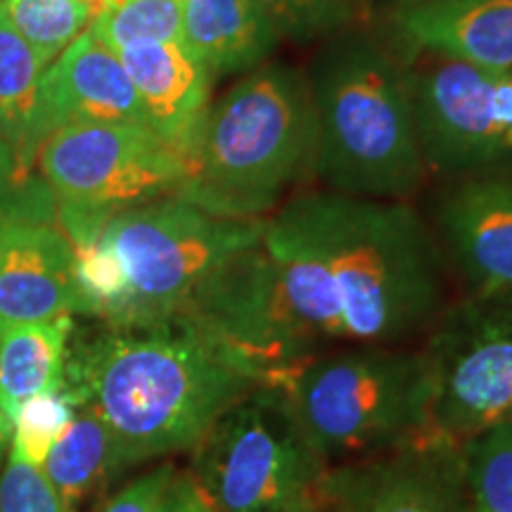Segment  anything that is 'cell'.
Here are the masks:
<instances>
[{
    "instance_id": "obj_1",
    "label": "cell",
    "mask_w": 512,
    "mask_h": 512,
    "mask_svg": "<svg viewBox=\"0 0 512 512\" xmlns=\"http://www.w3.org/2000/svg\"><path fill=\"white\" fill-rule=\"evenodd\" d=\"M446 306L444 252L418 211L332 190L266 216L223 297L230 335L275 375L332 349L411 344Z\"/></svg>"
},
{
    "instance_id": "obj_2",
    "label": "cell",
    "mask_w": 512,
    "mask_h": 512,
    "mask_svg": "<svg viewBox=\"0 0 512 512\" xmlns=\"http://www.w3.org/2000/svg\"><path fill=\"white\" fill-rule=\"evenodd\" d=\"M76 403L110 432L119 472L190 451L219 415L266 375L195 318L112 328L67 356Z\"/></svg>"
},
{
    "instance_id": "obj_3",
    "label": "cell",
    "mask_w": 512,
    "mask_h": 512,
    "mask_svg": "<svg viewBox=\"0 0 512 512\" xmlns=\"http://www.w3.org/2000/svg\"><path fill=\"white\" fill-rule=\"evenodd\" d=\"M316 157L309 76L264 62L207 107L176 197L226 219H266L316 174Z\"/></svg>"
},
{
    "instance_id": "obj_4",
    "label": "cell",
    "mask_w": 512,
    "mask_h": 512,
    "mask_svg": "<svg viewBox=\"0 0 512 512\" xmlns=\"http://www.w3.org/2000/svg\"><path fill=\"white\" fill-rule=\"evenodd\" d=\"M316 176L366 200L406 202L427 176L403 53L361 29L328 36L311 64Z\"/></svg>"
},
{
    "instance_id": "obj_5",
    "label": "cell",
    "mask_w": 512,
    "mask_h": 512,
    "mask_svg": "<svg viewBox=\"0 0 512 512\" xmlns=\"http://www.w3.org/2000/svg\"><path fill=\"white\" fill-rule=\"evenodd\" d=\"M323 463L366 460L420 437L432 384L420 347L366 344L325 351L278 380Z\"/></svg>"
},
{
    "instance_id": "obj_6",
    "label": "cell",
    "mask_w": 512,
    "mask_h": 512,
    "mask_svg": "<svg viewBox=\"0 0 512 512\" xmlns=\"http://www.w3.org/2000/svg\"><path fill=\"white\" fill-rule=\"evenodd\" d=\"M264 219H226L181 197L114 214L100 233L124 275V302L112 328L181 316L221 266L259 245Z\"/></svg>"
},
{
    "instance_id": "obj_7",
    "label": "cell",
    "mask_w": 512,
    "mask_h": 512,
    "mask_svg": "<svg viewBox=\"0 0 512 512\" xmlns=\"http://www.w3.org/2000/svg\"><path fill=\"white\" fill-rule=\"evenodd\" d=\"M190 456V477L216 512H299L328 470L278 382L226 408Z\"/></svg>"
},
{
    "instance_id": "obj_8",
    "label": "cell",
    "mask_w": 512,
    "mask_h": 512,
    "mask_svg": "<svg viewBox=\"0 0 512 512\" xmlns=\"http://www.w3.org/2000/svg\"><path fill=\"white\" fill-rule=\"evenodd\" d=\"M422 339L432 384L422 434L465 444L512 422V292L472 290Z\"/></svg>"
},
{
    "instance_id": "obj_9",
    "label": "cell",
    "mask_w": 512,
    "mask_h": 512,
    "mask_svg": "<svg viewBox=\"0 0 512 512\" xmlns=\"http://www.w3.org/2000/svg\"><path fill=\"white\" fill-rule=\"evenodd\" d=\"M41 178L57 204L110 221L119 211L176 197L188 159L143 124H69L38 152Z\"/></svg>"
},
{
    "instance_id": "obj_10",
    "label": "cell",
    "mask_w": 512,
    "mask_h": 512,
    "mask_svg": "<svg viewBox=\"0 0 512 512\" xmlns=\"http://www.w3.org/2000/svg\"><path fill=\"white\" fill-rule=\"evenodd\" d=\"M403 57L427 169L479 174L512 157V67L486 69L411 50Z\"/></svg>"
},
{
    "instance_id": "obj_11",
    "label": "cell",
    "mask_w": 512,
    "mask_h": 512,
    "mask_svg": "<svg viewBox=\"0 0 512 512\" xmlns=\"http://www.w3.org/2000/svg\"><path fill=\"white\" fill-rule=\"evenodd\" d=\"M311 501L318 512H470L463 444L420 434L380 456L332 465Z\"/></svg>"
},
{
    "instance_id": "obj_12",
    "label": "cell",
    "mask_w": 512,
    "mask_h": 512,
    "mask_svg": "<svg viewBox=\"0 0 512 512\" xmlns=\"http://www.w3.org/2000/svg\"><path fill=\"white\" fill-rule=\"evenodd\" d=\"M88 316L74 249L57 223L0 221V320L5 325Z\"/></svg>"
},
{
    "instance_id": "obj_13",
    "label": "cell",
    "mask_w": 512,
    "mask_h": 512,
    "mask_svg": "<svg viewBox=\"0 0 512 512\" xmlns=\"http://www.w3.org/2000/svg\"><path fill=\"white\" fill-rule=\"evenodd\" d=\"M444 247L472 290L512 292V178L472 174L437 207Z\"/></svg>"
},
{
    "instance_id": "obj_14",
    "label": "cell",
    "mask_w": 512,
    "mask_h": 512,
    "mask_svg": "<svg viewBox=\"0 0 512 512\" xmlns=\"http://www.w3.org/2000/svg\"><path fill=\"white\" fill-rule=\"evenodd\" d=\"M50 136L69 124H143L147 117L119 55L83 31L41 79Z\"/></svg>"
},
{
    "instance_id": "obj_15",
    "label": "cell",
    "mask_w": 512,
    "mask_h": 512,
    "mask_svg": "<svg viewBox=\"0 0 512 512\" xmlns=\"http://www.w3.org/2000/svg\"><path fill=\"white\" fill-rule=\"evenodd\" d=\"M143 105L147 126L188 159L192 138L209 107L211 76L181 38L136 43L119 53Z\"/></svg>"
},
{
    "instance_id": "obj_16",
    "label": "cell",
    "mask_w": 512,
    "mask_h": 512,
    "mask_svg": "<svg viewBox=\"0 0 512 512\" xmlns=\"http://www.w3.org/2000/svg\"><path fill=\"white\" fill-rule=\"evenodd\" d=\"M392 17L401 46L486 69L512 67V0H437Z\"/></svg>"
},
{
    "instance_id": "obj_17",
    "label": "cell",
    "mask_w": 512,
    "mask_h": 512,
    "mask_svg": "<svg viewBox=\"0 0 512 512\" xmlns=\"http://www.w3.org/2000/svg\"><path fill=\"white\" fill-rule=\"evenodd\" d=\"M181 41L214 79L261 67L280 36L254 0H181Z\"/></svg>"
},
{
    "instance_id": "obj_18",
    "label": "cell",
    "mask_w": 512,
    "mask_h": 512,
    "mask_svg": "<svg viewBox=\"0 0 512 512\" xmlns=\"http://www.w3.org/2000/svg\"><path fill=\"white\" fill-rule=\"evenodd\" d=\"M43 72L46 64L17 34L0 5V131L31 176L38 152L50 136L41 100Z\"/></svg>"
},
{
    "instance_id": "obj_19",
    "label": "cell",
    "mask_w": 512,
    "mask_h": 512,
    "mask_svg": "<svg viewBox=\"0 0 512 512\" xmlns=\"http://www.w3.org/2000/svg\"><path fill=\"white\" fill-rule=\"evenodd\" d=\"M69 335L72 316L5 325L0 339V403L12 422L19 406L31 396L64 389Z\"/></svg>"
},
{
    "instance_id": "obj_20",
    "label": "cell",
    "mask_w": 512,
    "mask_h": 512,
    "mask_svg": "<svg viewBox=\"0 0 512 512\" xmlns=\"http://www.w3.org/2000/svg\"><path fill=\"white\" fill-rule=\"evenodd\" d=\"M43 472L69 512L117 475L119 467L110 432L91 408H79L62 437L50 448Z\"/></svg>"
},
{
    "instance_id": "obj_21",
    "label": "cell",
    "mask_w": 512,
    "mask_h": 512,
    "mask_svg": "<svg viewBox=\"0 0 512 512\" xmlns=\"http://www.w3.org/2000/svg\"><path fill=\"white\" fill-rule=\"evenodd\" d=\"M463 451L470 512H512V422L479 432Z\"/></svg>"
},
{
    "instance_id": "obj_22",
    "label": "cell",
    "mask_w": 512,
    "mask_h": 512,
    "mask_svg": "<svg viewBox=\"0 0 512 512\" xmlns=\"http://www.w3.org/2000/svg\"><path fill=\"white\" fill-rule=\"evenodd\" d=\"M17 34L34 48L46 69L91 24V10L81 0H0Z\"/></svg>"
},
{
    "instance_id": "obj_23",
    "label": "cell",
    "mask_w": 512,
    "mask_h": 512,
    "mask_svg": "<svg viewBox=\"0 0 512 512\" xmlns=\"http://www.w3.org/2000/svg\"><path fill=\"white\" fill-rule=\"evenodd\" d=\"M88 31L114 53L136 43L181 38V0H124L91 19Z\"/></svg>"
},
{
    "instance_id": "obj_24",
    "label": "cell",
    "mask_w": 512,
    "mask_h": 512,
    "mask_svg": "<svg viewBox=\"0 0 512 512\" xmlns=\"http://www.w3.org/2000/svg\"><path fill=\"white\" fill-rule=\"evenodd\" d=\"M79 413V403L69 389L31 396L19 406L12 422V453L29 465L46 463L50 448L62 437L69 422Z\"/></svg>"
},
{
    "instance_id": "obj_25",
    "label": "cell",
    "mask_w": 512,
    "mask_h": 512,
    "mask_svg": "<svg viewBox=\"0 0 512 512\" xmlns=\"http://www.w3.org/2000/svg\"><path fill=\"white\" fill-rule=\"evenodd\" d=\"M55 211L53 190L22 169L15 147L0 131V221L55 223Z\"/></svg>"
},
{
    "instance_id": "obj_26",
    "label": "cell",
    "mask_w": 512,
    "mask_h": 512,
    "mask_svg": "<svg viewBox=\"0 0 512 512\" xmlns=\"http://www.w3.org/2000/svg\"><path fill=\"white\" fill-rule=\"evenodd\" d=\"M280 38L309 43L318 36H330L349 27L351 3L347 0H254Z\"/></svg>"
},
{
    "instance_id": "obj_27",
    "label": "cell",
    "mask_w": 512,
    "mask_h": 512,
    "mask_svg": "<svg viewBox=\"0 0 512 512\" xmlns=\"http://www.w3.org/2000/svg\"><path fill=\"white\" fill-rule=\"evenodd\" d=\"M0 512H69L41 467L10 453L0 477Z\"/></svg>"
},
{
    "instance_id": "obj_28",
    "label": "cell",
    "mask_w": 512,
    "mask_h": 512,
    "mask_svg": "<svg viewBox=\"0 0 512 512\" xmlns=\"http://www.w3.org/2000/svg\"><path fill=\"white\" fill-rule=\"evenodd\" d=\"M174 475L176 467L171 463L157 465L155 470L121 486L117 494L105 503L102 512H162L166 489H169Z\"/></svg>"
},
{
    "instance_id": "obj_29",
    "label": "cell",
    "mask_w": 512,
    "mask_h": 512,
    "mask_svg": "<svg viewBox=\"0 0 512 512\" xmlns=\"http://www.w3.org/2000/svg\"><path fill=\"white\" fill-rule=\"evenodd\" d=\"M162 512H216L214 505L207 501L200 486L190 477V472H178L166 489Z\"/></svg>"
},
{
    "instance_id": "obj_30",
    "label": "cell",
    "mask_w": 512,
    "mask_h": 512,
    "mask_svg": "<svg viewBox=\"0 0 512 512\" xmlns=\"http://www.w3.org/2000/svg\"><path fill=\"white\" fill-rule=\"evenodd\" d=\"M10 432H12V420L8 418V413H5L3 403H0V460H3L5 446H8Z\"/></svg>"
},
{
    "instance_id": "obj_31",
    "label": "cell",
    "mask_w": 512,
    "mask_h": 512,
    "mask_svg": "<svg viewBox=\"0 0 512 512\" xmlns=\"http://www.w3.org/2000/svg\"><path fill=\"white\" fill-rule=\"evenodd\" d=\"M392 12H401V10H411L418 8V5H427V3H437V0H382Z\"/></svg>"
},
{
    "instance_id": "obj_32",
    "label": "cell",
    "mask_w": 512,
    "mask_h": 512,
    "mask_svg": "<svg viewBox=\"0 0 512 512\" xmlns=\"http://www.w3.org/2000/svg\"><path fill=\"white\" fill-rule=\"evenodd\" d=\"M81 3H86L88 10H91V15L95 17L98 12H102L105 8H114V5L124 3V0H81Z\"/></svg>"
},
{
    "instance_id": "obj_33",
    "label": "cell",
    "mask_w": 512,
    "mask_h": 512,
    "mask_svg": "<svg viewBox=\"0 0 512 512\" xmlns=\"http://www.w3.org/2000/svg\"><path fill=\"white\" fill-rule=\"evenodd\" d=\"M299 512H318V510H316V505H313V501H309Z\"/></svg>"
},
{
    "instance_id": "obj_34",
    "label": "cell",
    "mask_w": 512,
    "mask_h": 512,
    "mask_svg": "<svg viewBox=\"0 0 512 512\" xmlns=\"http://www.w3.org/2000/svg\"><path fill=\"white\" fill-rule=\"evenodd\" d=\"M3 330H5V323H3V320H0V339H3Z\"/></svg>"
},
{
    "instance_id": "obj_35",
    "label": "cell",
    "mask_w": 512,
    "mask_h": 512,
    "mask_svg": "<svg viewBox=\"0 0 512 512\" xmlns=\"http://www.w3.org/2000/svg\"><path fill=\"white\" fill-rule=\"evenodd\" d=\"M347 3H354V0H347Z\"/></svg>"
}]
</instances>
